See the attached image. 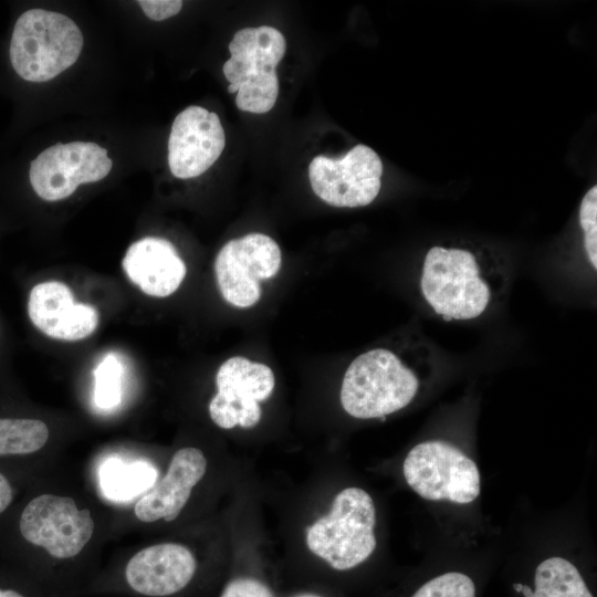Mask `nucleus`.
<instances>
[{"label":"nucleus","instance_id":"obj_1","mask_svg":"<svg viewBox=\"0 0 597 597\" xmlns=\"http://www.w3.org/2000/svg\"><path fill=\"white\" fill-rule=\"evenodd\" d=\"M83 34L65 14L30 9L17 20L10 41V62L24 81H50L72 66L83 49Z\"/></svg>","mask_w":597,"mask_h":597},{"label":"nucleus","instance_id":"obj_2","mask_svg":"<svg viewBox=\"0 0 597 597\" xmlns=\"http://www.w3.org/2000/svg\"><path fill=\"white\" fill-rule=\"evenodd\" d=\"M475 253L436 245L427 252L420 289L426 302L446 320H472L488 308L492 287Z\"/></svg>","mask_w":597,"mask_h":597},{"label":"nucleus","instance_id":"obj_3","mask_svg":"<svg viewBox=\"0 0 597 597\" xmlns=\"http://www.w3.org/2000/svg\"><path fill=\"white\" fill-rule=\"evenodd\" d=\"M419 381L392 352L375 348L356 357L342 383L341 404L354 418H384L415 398Z\"/></svg>","mask_w":597,"mask_h":597},{"label":"nucleus","instance_id":"obj_4","mask_svg":"<svg viewBox=\"0 0 597 597\" xmlns=\"http://www.w3.org/2000/svg\"><path fill=\"white\" fill-rule=\"evenodd\" d=\"M376 510L371 496L350 486L334 499L329 513L306 530L308 549L337 570L366 561L376 548Z\"/></svg>","mask_w":597,"mask_h":597},{"label":"nucleus","instance_id":"obj_5","mask_svg":"<svg viewBox=\"0 0 597 597\" xmlns=\"http://www.w3.org/2000/svg\"><path fill=\"white\" fill-rule=\"evenodd\" d=\"M228 49L231 56L222 71L230 84L239 86L237 107L254 114L268 113L279 95L276 66L285 54L284 35L269 25L245 28L234 33Z\"/></svg>","mask_w":597,"mask_h":597},{"label":"nucleus","instance_id":"obj_6","mask_svg":"<svg viewBox=\"0 0 597 597\" xmlns=\"http://www.w3.org/2000/svg\"><path fill=\"white\" fill-rule=\"evenodd\" d=\"M402 471L408 485L426 500L467 504L480 493L475 462L443 441L415 446L404 461Z\"/></svg>","mask_w":597,"mask_h":597},{"label":"nucleus","instance_id":"obj_7","mask_svg":"<svg viewBox=\"0 0 597 597\" xmlns=\"http://www.w3.org/2000/svg\"><path fill=\"white\" fill-rule=\"evenodd\" d=\"M19 528L28 543L44 549L51 557L70 559L88 545L95 522L91 511L78 507L73 498L43 493L24 506Z\"/></svg>","mask_w":597,"mask_h":597},{"label":"nucleus","instance_id":"obj_8","mask_svg":"<svg viewBox=\"0 0 597 597\" xmlns=\"http://www.w3.org/2000/svg\"><path fill=\"white\" fill-rule=\"evenodd\" d=\"M277 243L263 233H249L228 241L214 261L217 284L223 298L245 308L261 296V280L273 277L281 266Z\"/></svg>","mask_w":597,"mask_h":597},{"label":"nucleus","instance_id":"obj_9","mask_svg":"<svg viewBox=\"0 0 597 597\" xmlns=\"http://www.w3.org/2000/svg\"><path fill=\"white\" fill-rule=\"evenodd\" d=\"M383 163L370 147L358 144L336 159H312L308 179L314 193L329 206L357 208L371 203L381 187Z\"/></svg>","mask_w":597,"mask_h":597},{"label":"nucleus","instance_id":"obj_10","mask_svg":"<svg viewBox=\"0 0 597 597\" xmlns=\"http://www.w3.org/2000/svg\"><path fill=\"white\" fill-rule=\"evenodd\" d=\"M112 167L107 149L96 143H57L31 161L29 178L41 199L59 201L70 197L81 184L104 179Z\"/></svg>","mask_w":597,"mask_h":597},{"label":"nucleus","instance_id":"obj_11","mask_svg":"<svg viewBox=\"0 0 597 597\" xmlns=\"http://www.w3.org/2000/svg\"><path fill=\"white\" fill-rule=\"evenodd\" d=\"M216 385L208 406L211 420L222 429L251 428L260 421L259 402L270 397L275 379L269 366L237 356L219 367Z\"/></svg>","mask_w":597,"mask_h":597},{"label":"nucleus","instance_id":"obj_12","mask_svg":"<svg viewBox=\"0 0 597 597\" xmlns=\"http://www.w3.org/2000/svg\"><path fill=\"white\" fill-rule=\"evenodd\" d=\"M224 146L226 135L217 113L191 105L181 111L171 125L170 172L180 179L198 177L217 161Z\"/></svg>","mask_w":597,"mask_h":597},{"label":"nucleus","instance_id":"obj_13","mask_svg":"<svg viewBox=\"0 0 597 597\" xmlns=\"http://www.w3.org/2000/svg\"><path fill=\"white\" fill-rule=\"evenodd\" d=\"M196 569V557L186 545L165 542L135 553L125 567V578L140 595L164 597L184 589Z\"/></svg>","mask_w":597,"mask_h":597},{"label":"nucleus","instance_id":"obj_14","mask_svg":"<svg viewBox=\"0 0 597 597\" xmlns=\"http://www.w3.org/2000/svg\"><path fill=\"white\" fill-rule=\"evenodd\" d=\"M28 315L46 336L69 342L88 337L98 325L96 308L74 302L71 289L59 281L41 282L31 289Z\"/></svg>","mask_w":597,"mask_h":597},{"label":"nucleus","instance_id":"obj_15","mask_svg":"<svg viewBox=\"0 0 597 597\" xmlns=\"http://www.w3.org/2000/svg\"><path fill=\"white\" fill-rule=\"evenodd\" d=\"M206 471L207 459L200 449L185 447L177 450L165 475L134 504L135 517L143 523L174 521Z\"/></svg>","mask_w":597,"mask_h":597},{"label":"nucleus","instance_id":"obj_16","mask_svg":"<svg viewBox=\"0 0 597 597\" xmlns=\"http://www.w3.org/2000/svg\"><path fill=\"white\" fill-rule=\"evenodd\" d=\"M122 266L127 277L144 293L155 297L172 294L186 275V265L171 242L146 237L126 251Z\"/></svg>","mask_w":597,"mask_h":597},{"label":"nucleus","instance_id":"obj_17","mask_svg":"<svg viewBox=\"0 0 597 597\" xmlns=\"http://www.w3.org/2000/svg\"><path fill=\"white\" fill-rule=\"evenodd\" d=\"M524 597H593L578 569L558 556L543 561L535 570L534 589L514 584Z\"/></svg>","mask_w":597,"mask_h":597},{"label":"nucleus","instance_id":"obj_18","mask_svg":"<svg viewBox=\"0 0 597 597\" xmlns=\"http://www.w3.org/2000/svg\"><path fill=\"white\" fill-rule=\"evenodd\" d=\"M49 437V428L42 420L0 418V457L38 452L44 448Z\"/></svg>","mask_w":597,"mask_h":597},{"label":"nucleus","instance_id":"obj_19","mask_svg":"<svg viewBox=\"0 0 597 597\" xmlns=\"http://www.w3.org/2000/svg\"><path fill=\"white\" fill-rule=\"evenodd\" d=\"M94 401L102 409H111L121 401L122 365L118 358L108 354L94 370Z\"/></svg>","mask_w":597,"mask_h":597},{"label":"nucleus","instance_id":"obj_20","mask_svg":"<svg viewBox=\"0 0 597 597\" xmlns=\"http://www.w3.org/2000/svg\"><path fill=\"white\" fill-rule=\"evenodd\" d=\"M411 597H475V586L465 574L451 572L430 579Z\"/></svg>","mask_w":597,"mask_h":597},{"label":"nucleus","instance_id":"obj_21","mask_svg":"<svg viewBox=\"0 0 597 597\" xmlns=\"http://www.w3.org/2000/svg\"><path fill=\"white\" fill-rule=\"evenodd\" d=\"M579 224L584 232L587 258L597 269V186L594 185L583 197L579 206Z\"/></svg>","mask_w":597,"mask_h":597},{"label":"nucleus","instance_id":"obj_22","mask_svg":"<svg viewBox=\"0 0 597 597\" xmlns=\"http://www.w3.org/2000/svg\"><path fill=\"white\" fill-rule=\"evenodd\" d=\"M220 597H273V594L255 578L238 577L227 584Z\"/></svg>","mask_w":597,"mask_h":597},{"label":"nucleus","instance_id":"obj_23","mask_svg":"<svg viewBox=\"0 0 597 597\" xmlns=\"http://www.w3.org/2000/svg\"><path fill=\"white\" fill-rule=\"evenodd\" d=\"M137 3L146 17L154 21H163L176 15L184 4L179 0H139Z\"/></svg>","mask_w":597,"mask_h":597},{"label":"nucleus","instance_id":"obj_24","mask_svg":"<svg viewBox=\"0 0 597 597\" xmlns=\"http://www.w3.org/2000/svg\"><path fill=\"white\" fill-rule=\"evenodd\" d=\"M13 500V489L9 480L0 473V513L4 512Z\"/></svg>","mask_w":597,"mask_h":597},{"label":"nucleus","instance_id":"obj_25","mask_svg":"<svg viewBox=\"0 0 597 597\" xmlns=\"http://www.w3.org/2000/svg\"><path fill=\"white\" fill-rule=\"evenodd\" d=\"M0 597H23V596L12 589H0Z\"/></svg>","mask_w":597,"mask_h":597},{"label":"nucleus","instance_id":"obj_26","mask_svg":"<svg viewBox=\"0 0 597 597\" xmlns=\"http://www.w3.org/2000/svg\"><path fill=\"white\" fill-rule=\"evenodd\" d=\"M238 91H239V86H238V85H235V84H229V86H228V92H229V93H238Z\"/></svg>","mask_w":597,"mask_h":597},{"label":"nucleus","instance_id":"obj_27","mask_svg":"<svg viewBox=\"0 0 597 597\" xmlns=\"http://www.w3.org/2000/svg\"><path fill=\"white\" fill-rule=\"evenodd\" d=\"M303 597H312V596H303Z\"/></svg>","mask_w":597,"mask_h":597}]
</instances>
